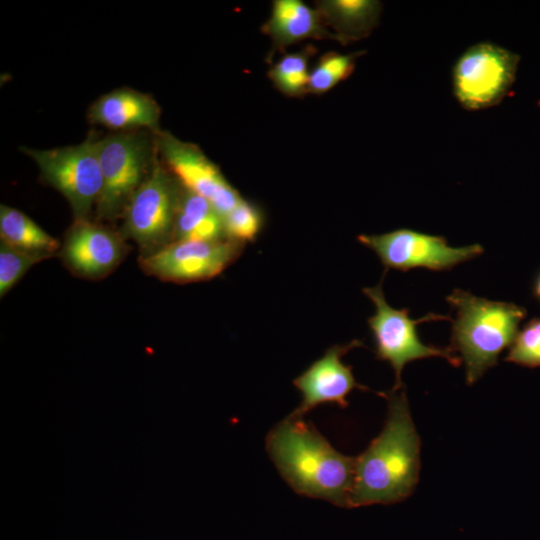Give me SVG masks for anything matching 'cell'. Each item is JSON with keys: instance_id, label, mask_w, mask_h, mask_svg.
<instances>
[{"instance_id": "1", "label": "cell", "mask_w": 540, "mask_h": 540, "mask_svg": "<svg viewBox=\"0 0 540 540\" xmlns=\"http://www.w3.org/2000/svg\"><path fill=\"white\" fill-rule=\"evenodd\" d=\"M388 402L381 433L356 457L349 507L392 504L414 490L420 469V439L404 390L379 392Z\"/></svg>"}, {"instance_id": "2", "label": "cell", "mask_w": 540, "mask_h": 540, "mask_svg": "<svg viewBox=\"0 0 540 540\" xmlns=\"http://www.w3.org/2000/svg\"><path fill=\"white\" fill-rule=\"evenodd\" d=\"M270 459L298 494L349 507L356 457H349L302 417L288 416L266 438Z\"/></svg>"}, {"instance_id": "3", "label": "cell", "mask_w": 540, "mask_h": 540, "mask_svg": "<svg viewBox=\"0 0 540 540\" xmlns=\"http://www.w3.org/2000/svg\"><path fill=\"white\" fill-rule=\"evenodd\" d=\"M446 301L456 312L450 347L459 353L466 382L472 385L497 365L502 351L513 343L527 311L517 304L477 297L461 289L453 290Z\"/></svg>"}, {"instance_id": "4", "label": "cell", "mask_w": 540, "mask_h": 540, "mask_svg": "<svg viewBox=\"0 0 540 540\" xmlns=\"http://www.w3.org/2000/svg\"><path fill=\"white\" fill-rule=\"evenodd\" d=\"M385 276V275H384ZM383 279L374 287L363 288V293L373 302L375 313L367 319L375 344L377 359L387 361L395 372L394 390L401 389V374L409 362L430 357L446 359L459 367V356L449 347L426 345L419 337L417 327L424 322L449 320V315L428 313L419 319H411L408 308L396 309L388 304L383 291Z\"/></svg>"}, {"instance_id": "5", "label": "cell", "mask_w": 540, "mask_h": 540, "mask_svg": "<svg viewBox=\"0 0 540 540\" xmlns=\"http://www.w3.org/2000/svg\"><path fill=\"white\" fill-rule=\"evenodd\" d=\"M182 191L183 187L169 170L154 162L122 214V234L137 243L141 255L173 242Z\"/></svg>"}, {"instance_id": "6", "label": "cell", "mask_w": 540, "mask_h": 540, "mask_svg": "<svg viewBox=\"0 0 540 540\" xmlns=\"http://www.w3.org/2000/svg\"><path fill=\"white\" fill-rule=\"evenodd\" d=\"M43 179L69 202L75 220L88 219L102 191L98 139L91 134L78 145L36 150L25 148Z\"/></svg>"}, {"instance_id": "7", "label": "cell", "mask_w": 540, "mask_h": 540, "mask_svg": "<svg viewBox=\"0 0 540 540\" xmlns=\"http://www.w3.org/2000/svg\"><path fill=\"white\" fill-rule=\"evenodd\" d=\"M519 61L518 54L491 42L468 47L453 67L455 98L471 111L498 105L516 80Z\"/></svg>"}, {"instance_id": "8", "label": "cell", "mask_w": 540, "mask_h": 540, "mask_svg": "<svg viewBox=\"0 0 540 540\" xmlns=\"http://www.w3.org/2000/svg\"><path fill=\"white\" fill-rule=\"evenodd\" d=\"M149 139L136 133H117L98 139L102 191L96 205L98 219L112 221L123 214L132 195L154 164Z\"/></svg>"}, {"instance_id": "9", "label": "cell", "mask_w": 540, "mask_h": 540, "mask_svg": "<svg viewBox=\"0 0 540 540\" xmlns=\"http://www.w3.org/2000/svg\"><path fill=\"white\" fill-rule=\"evenodd\" d=\"M357 240L371 249L385 268L407 272L415 268L447 271L482 255L480 244L451 247L443 236L431 235L409 228L383 234H360Z\"/></svg>"}, {"instance_id": "10", "label": "cell", "mask_w": 540, "mask_h": 540, "mask_svg": "<svg viewBox=\"0 0 540 540\" xmlns=\"http://www.w3.org/2000/svg\"><path fill=\"white\" fill-rule=\"evenodd\" d=\"M245 244L230 239L176 240L139 257L141 269L162 281L186 284L220 275L242 254Z\"/></svg>"}, {"instance_id": "11", "label": "cell", "mask_w": 540, "mask_h": 540, "mask_svg": "<svg viewBox=\"0 0 540 540\" xmlns=\"http://www.w3.org/2000/svg\"><path fill=\"white\" fill-rule=\"evenodd\" d=\"M158 140L169 172L184 189L208 200L222 216L243 199L198 146L170 133H162Z\"/></svg>"}, {"instance_id": "12", "label": "cell", "mask_w": 540, "mask_h": 540, "mask_svg": "<svg viewBox=\"0 0 540 540\" xmlns=\"http://www.w3.org/2000/svg\"><path fill=\"white\" fill-rule=\"evenodd\" d=\"M128 252L124 235L89 219H78L67 230L59 256L75 276L98 280L112 273Z\"/></svg>"}, {"instance_id": "13", "label": "cell", "mask_w": 540, "mask_h": 540, "mask_svg": "<svg viewBox=\"0 0 540 540\" xmlns=\"http://www.w3.org/2000/svg\"><path fill=\"white\" fill-rule=\"evenodd\" d=\"M363 346V342L357 339L344 345H333L296 377L293 384L300 391L302 402L290 416L303 417L322 403H336L341 408H346L347 396L352 390H368L356 381L352 367L342 361V357L349 351Z\"/></svg>"}, {"instance_id": "14", "label": "cell", "mask_w": 540, "mask_h": 540, "mask_svg": "<svg viewBox=\"0 0 540 540\" xmlns=\"http://www.w3.org/2000/svg\"><path fill=\"white\" fill-rule=\"evenodd\" d=\"M261 31L271 41L269 60L275 52H284L289 46L314 39L334 40L335 35L325 25L316 7L301 0H275Z\"/></svg>"}, {"instance_id": "15", "label": "cell", "mask_w": 540, "mask_h": 540, "mask_svg": "<svg viewBox=\"0 0 540 540\" xmlns=\"http://www.w3.org/2000/svg\"><path fill=\"white\" fill-rule=\"evenodd\" d=\"M91 122L114 130L158 126L160 108L148 94L120 88L102 95L89 109Z\"/></svg>"}, {"instance_id": "16", "label": "cell", "mask_w": 540, "mask_h": 540, "mask_svg": "<svg viewBox=\"0 0 540 540\" xmlns=\"http://www.w3.org/2000/svg\"><path fill=\"white\" fill-rule=\"evenodd\" d=\"M315 7L343 45L368 37L377 27L382 10L381 2L375 0H322Z\"/></svg>"}, {"instance_id": "17", "label": "cell", "mask_w": 540, "mask_h": 540, "mask_svg": "<svg viewBox=\"0 0 540 540\" xmlns=\"http://www.w3.org/2000/svg\"><path fill=\"white\" fill-rule=\"evenodd\" d=\"M222 239H227L223 216L208 200L183 188L173 241Z\"/></svg>"}, {"instance_id": "18", "label": "cell", "mask_w": 540, "mask_h": 540, "mask_svg": "<svg viewBox=\"0 0 540 540\" xmlns=\"http://www.w3.org/2000/svg\"><path fill=\"white\" fill-rule=\"evenodd\" d=\"M1 242L44 260L59 254L61 244L26 214L0 206Z\"/></svg>"}, {"instance_id": "19", "label": "cell", "mask_w": 540, "mask_h": 540, "mask_svg": "<svg viewBox=\"0 0 540 540\" xmlns=\"http://www.w3.org/2000/svg\"><path fill=\"white\" fill-rule=\"evenodd\" d=\"M312 45L299 51L285 53L268 71L274 87L288 97H302L309 93L310 60L316 53Z\"/></svg>"}, {"instance_id": "20", "label": "cell", "mask_w": 540, "mask_h": 540, "mask_svg": "<svg viewBox=\"0 0 540 540\" xmlns=\"http://www.w3.org/2000/svg\"><path fill=\"white\" fill-rule=\"evenodd\" d=\"M364 52L343 54L330 51L320 56L315 66L311 68L309 93L325 94L348 79L355 69L357 59Z\"/></svg>"}, {"instance_id": "21", "label": "cell", "mask_w": 540, "mask_h": 540, "mask_svg": "<svg viewBox=\"0 0 540 540\" xmlns=\"http://www.w3.org/2000/svg\"><path fill=\"white\" fill-rule=\"evenodd\" d=\"M227 239L243 243L254 241L263 228L264 217L261 209L242 199L231 211L223 216Z\"/></svg>"}, {"instance_id": "22", "label": "cell", "mask_w": 540, "mask_h": 540, "mask_svg": "<svg viewBox=\"0 0 540 540\" xmlns=\"http://www.w3.org/2000/svg\"><path fill=\"white\" fill-rule=\"evenodd\" d=\"M523 367H540V317L530 319L518 331L504 358Z\"/></svg>"}, {"instance_id": "23", "label": "cell", "mask_w": 540, "mask_h": 540, "mask_svg": "<svg viewBox=\"0 0 540 540\" xmlns=\"http://www.w3.org/2000/svg\"><path fill=\"white\" fill-rule=\"evenodd\" d=\"M44 259L0 242V296L3 298L36 263Z\"/></svg>"}, {"instance_id": "24", "label": "cell", "mask_w": 540, "mask_h": 540, "mask_svg": "<svg viewBox=\"0 0 540 540\" xmlns=\"http://www.w3.org/2000/svg\"><path fill=\"white\" fill-rule=\"evenodd\" d=\"M532 295L540 302V272L536 275L532 285Z\"/></svg>"}]
</instances>
